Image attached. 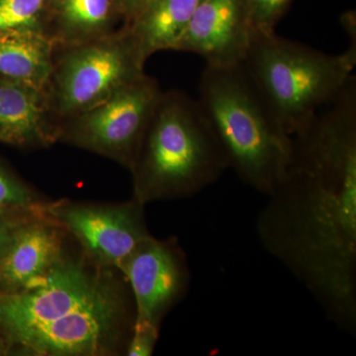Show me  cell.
<instances>
[{
	"label": "cell",
	"instance_id": "cell-7",
	"mask_svg": "<svg viewBox=\"0 0 356 356\" xmlns=\"http://www.w3.org/2000/svg\"><path fill=\"white\" fill-rule=\"evenodd\" d=\"M163 90L143 74L108 99L58 125V143L111 159L130 170Z\"/></svg>",
	"mask_w": 356,
	"mask_h": 356
},
{
	"label": "cell",
	"instance_id": "cell-15",
	"mask_svg": "<svg viewBox=\"0 0 356 356\" xmlns=\"http://www.w3.org/2000/svg\"><path fill=\"white\" fill-rule=\"evenodd\" d=\"M55 44L41 35L0 32V76L46 88Z\"/></svg>",
	"mask_w": 356,
	"mask_h": 356
},
{
	"label": "cell",
	"instance_id": "cell-22",
	"mask_svg": "<svg viewBox=\"0 0 356 356\" xmlns=\"http://www.w3.org/2000/svg\"><path fill=\"white\" fill-rule=\"evenodd\" d=\"M7 353H9L8 346H7L6 341L0 336V355H6Z\"/></svg>",
	"mask_w": 356,
	"mask_h": 356
},
{
	"label": "cell",
	"instance_id": "cell-2",
	"mask_svg": "<svg viewBox=\"0 0 356 356\" xmlns=\"http://www.w3.org/2000/svg\"><path fill=\"white\" fill-rule=\"evenodd\" d=\"M133 324L127 280L72 238L53 266L30 284L0 293V336L27 356H119Z\"/></svg>",
	"mask_w": 356,
	"mask_h": 356
},
{
	"label": "cell",
	"instance_id": "cell-6",
	"mask_svg": "<svg viewBox=\"0 0 356 356\" xmlns=\"http://www.w3.org/2000/svg\"><path fill=\"white\" fill-rule=\"evenodd\" d=\"M146 63L125 26L104 38L55 46L46 88L54 119L58 125L108 99L146 74Z\"/></svg>",
	"mask_w": 356,
	"mask_h": 356
},
{
	"label": "cell",
	"instance_id": "cell-8",
	"mask_svg": "<svg viewBox=\"0 0 356 356\" xmlns=\"http://www.w3.org/2000/svg\"><path fill=\"white\" fill-rule=\"evenodd\" d=\"M145 207L133 197L119 203L63 199L49 202L46 211L89 259L121 271L138 245L152 236Z\"/></svg>",
	"mask_w": 356,
	"mask_h": 356
},
{
	"label": "cell",
	"instance_id": "cell-14",
	"mask_svg": "<svg viewBox=\"0 0 356 356\" xmlns=\"http://www.w3.org/2000/svg\"><path fill=\"white\" fill-rule=\"evenodd\" d=\"M202 0H153L125 26L145 60L161 51H175Z\"/></svg>",
	"mask_w": 356,
	"mask_h": 356
},
{
	"label": "cell",
	"instance_id": "cell-21",
	"mask_svg": "<svg viewBox=\"0 0 356 356\" xmlns=\"http://www.w3.org/2000/svg\"><path fill=\"white\" fill-rule=\"evenodd\" d=\"M152 1L153 0H117L125 26L132 22Z\"/></svg>",
	"mask_w": 356,
	"mask_h": 356
},
{
	"label": "cell",
	"instance_id": "cell-1",
	"mask_svg": "<svg viewBox=\"0 0 356 356\" xmlns=\"http://www.w3.org/2000/svg\"><path fill=\"white\" fill-rule=\"evenodd\" d=\"M257 215L267 254L308 289L327 320L356 331V163L322 159L292 143L289 165Z\"/></svg>",
	"mask_w": 356,
	"mask_h": 356
},
{
	"label": "cell",
	"instance_id": "cell-4",
	"mask_svg": "<svg viewBox=\"0 0 356 356\" xmlns=\"http://www.w3.org/2000/svg\"><path fill=\"white\" fill-rule=\"evenodd\" d=\"M197 102L229 168L268 196L286 172L292 138L281 130L243 65H206Z\"/></svg>",
	"mask_w": 356,
	"mask_h": 356
},
{
	"label": "cell",
	"instance_id": "cell-19",
	"mask_svg": "<svg viewBox=\"0 0 356 356\" xmlns=\"http://www.w3.org/2000/svg\"><path fill=\"white\" fill-rule=\"evenodd\" d=\"M161 329L153 325L135 323L126 348V356H151L158 343Z\"/></svg>",
	"mask_w": 356,
	"mask_h": 356
},
{
	"label": "cell",
	"instance_id": "cell-3",
	"mask_svg": "<svg viewBox=\"0 0 356 356\" xmlns=\"http://www.w3.org/2000/svg\"><path fill=\"white\" fill-rule=\"evenodd\" d=\"M228 168L197 99L177 89L163 91L129 170L132 197L145 205L189 197Z\"/></svg>",
	"mask_w": 356,
	"mask_h": 356
},
{
	"label": "cell",
	"instance_id": "cell-5",
	"mask_svg": "<svg viewBox=\"0 0 356 356\" xmlns=\"http://www.w3.org/2000/svg\"><path fill=\"white\" fill-rule=\"evenodd\" d=\"M242 65L281 130L292 138L353 76L356 48L331 55L275 32H254Z\"/></svg>",
	"mask_w": 356,
	"mask_h": 356
},
{
	"label": "cell",
	"instance_id": "cell-11",
	"mask_svg": "<svg viewBox=\"0 0 356 356\" xmlns=\"http://www.w3.org/2000/svg\"><path fill=\"white\" fill-rule=\"evenodd\" d=\"M46 210L26 222L0 254V293L27 286L48 271L67 248L69 235Z\"/></svg>",
	"mask_w": 356,
	"mask_h": 356
},
{
	"label": "cell",
	"instance_id": "cell-20",
	"mask_svg": "<svg viewBox=\"0 0 356 356\" xmlns=\"http://www.w3.org/2000/svg\"><path fill=\"white\" fill-rule=\"evenodd\" d=\"M46 209H10L0 210V254H2L11 238L37 213Z\"/></svg>",
	"mask_w": 356,
	"mask_h": 356
},
{
	"label": "cell",
	"instance_id": "cell-12",
	"mask_svg": "<svg viewBox=\"0 0 356 356\" xmlns=\"http://www.w3.org/2000/svg\"><path fill=\"white\" fill-rule=\"evenodd\" d=\"M57 143L46 88L0 76V144L37 149Z\"/></svg>",
	"mask_w": 356,
	"mask_h": 356
},
{
	"label": "cell",
	"instance_id": "cell-13",
	"mask_svg": "<svg viewBox=\"0 0 356 356\" xmlns=\"http://www.w3.org/2000/svg\"><path fill=\"white\" fill-rule=\"evenodd\" d=\"M124 26L117 0H49L47 38L55 46L104 38Z\"/></svg>",
	"mask_w": 356,
	"mask_h": 356
},
{
	"label": "cell",
	"instance_id": "cell-17",
	"mask_svg": "<svg viewBox=\"0 0 356 356\" xmlns=\"http://www.w3.org/2000/svg\"><path fill=\"white\" fill-rule=\"evenodd\" d=\"M49 202L0 161V210H42Z\"/></svg>",
	"mask_w": 356,
	"mask_h": 356
},
{
	"label": "cell",
	"instance_id": "cell-9",
	"mask_svg": "<svg viewBox=\"0 0 356 356\" xmlns=\"http://www.w3.org/2000/svg\"><path fill=\"white\" fill-rule=\"evenodd\" d=\"M121 273L132 293L135 323L158 329L184 298L191 283L186 254L177 238L149 236L126 259Z\"/></svg>",
	"mask_w": 356,
	"mask_h": 356
},
{
	"label": "cell",
	"instance_id": "cell-16",
	"mask_svg": "<svg viewBox=\"0 0 356 356\" xmlns=\"http://www.w3.org/2000/svg\"><path fill=\"white\" fill-rule=\"evenodd\" d=\"M49 0H0V32H22L47 38Z\"/></svg>",
	"mask_w": 356,
	"mask_h": 356
},
{
	"label": "cell",
	"instance_id": "cell-18",
	"mask_svg": "<svg viewBox=\"0 0 356 356\" xmlns=\"http://www.w3.org/2000/svg\"><path fill=\"white\" fill-rule=\"evenodd\" d=\"M255 32H275L292 0H245Z\"/></svg>",
	"mask_w": 356,
	"mask_h": 356
},
{
	"label": "cell",
	"instance_id": "cell-10",
	"mask_svg": "<svg viewBox=\"0 0 356 356\" xmlns=\"http://www.w3.org/2000/svg\"><path fill=\"white\" fill-rule=\"evenodd\" d=\"M254 32L245 0H202L175 51L196 54L210 67H235Z\"/></svg>",
	"mask_w": 356,
	"mask_h": 356
}]
</instances>
